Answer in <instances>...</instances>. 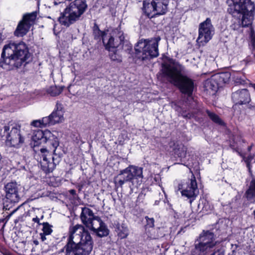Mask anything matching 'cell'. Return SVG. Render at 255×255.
Here are the masks:
<instances>
[{
    "instance_id": "cell-16",
    "label": "cell",
    "mask_w": 255,
    "mask_h": 255,
    "mask_svg": "<svg viewBox=\"0 0 255 255\" xmlns=\"http://www.w3.org/2000/svg\"><path fill=\"white\" fill-rule=\"evenodd\" d=\"M63 112L62 107L57 105L55 111L48 117L35 121L32 125L37 127H42L52 125L59 123L62 120Z\"/></svg>"
},
{
    "instance_id": "cell-11",
    "label": "cell",
    "mask_w": 255,
    "mask_h": 255,
    "mask_svg": "<svg viewBox=\"0 0 255 255\" xmlns=\"http://www.w3.org/2000/svg\"><path fill=\"white\" fill-rule=\"evenodd\" d=\"M168 5V0H143V9L149 18H152L165 14Z\"/></svg>"
},
{
    "instance_id": "cell-20",
    "label": "cell",
    "mask_w": 255,
    "mask_h": 255,
    "mask_svg": "<svg viewBox=\"0 0 255 255\" xmlns=\"http://www.w3.org/2000/svg\"><path fill=\"white\" fill-rule=\"evenodd\" d=\"M197 184L194 179L191 180L189 187L183 189L181 191L182 195L191 198L195 195V191L197 189Z\"/></svg>"
},
{
    "instance_id": "cell-8",
    "label": "cell",
    "mask_w": 255,
    "mask_h": 255,
    "mask_svg": "<svg viewBox=\"0 0 255 255\" xmlns=\"http://www.w3.org/2000/svg\"><path fill=\"white\" fill-rule=\"evenodd\" d=\"M123 32L118 29L110 28L105 31L103 34L102 40L105 48L111 53L114 59H117V49L123 43Z\"/></svg>"
},
{
    "instance_id": "cell-7",
    "label": "cell",
    "mask_w": 255,
    "mask_h": 255,
    "mask_svg": "<svg viewBox=\"0 0 255 255\" xmlns=\"http://www.w3.org/2000/svg\"><path fill=\"white\" fill-rule=\"evenodd\" d=\"M160 38L142 39L135 45L134 49L138 56L142 59H149L159 55L158 43Z\"/></svg>"
},
{
    "instance_id": "cell-1",
    "label": "cell",
    "mask_w": 255,
    "mask_h": 255,
    "mask_svg": "<svg viewBox=\"0 0 255 255\" xmlns=\"http://www.w3.org/2000/svg\"><path fill=\"white\" fill-rule=\"evenodd\" d=\"M46 212L31 208L18 216L12 225V239L21 252L33 253L44 249L53 232Z\"/></svg>"
},
{
    "instance_id": "cell-19",
    "label": "cell",
    "mask_w": 255,
    "mask_h": 255,
    "mask_svg": "<svg viewBox=\"0 0 255 255\" xmlns=\"http://www.w3.org/2000/svg\"><path fill=\"white\" fill-rule=\"evenodd\" d=\"M4 190L6 193V198L11 202H15L18 199L17 186L14 183H9L7 184Z\"/></svg>"
},
{
    "instance_id": "cell-22",
    "label": "cell",
    "mask_w": 255,
    "mask_h": 255,
    "mask_svg": "<svg viewBox=\"0 0 255 255\" xmlns=\"http://www.w3.org/2000/svg\"><path fill=\"white\" fill-rule=\"evenodd\" d=\"M246 196L249 199H253L255 196V182L254 180L252 182L250 188L247 190Z\"/></svg>"
},
{
    "instance_id": "cell-9",
    "label": "cell",
    "mask_w": 255,
    "mask_h": 255,
    "mask_svg": "<svg viewBox=\"0 0 255 255\" xmlns=\"http://www.w3.org/2000/svg\"><path fill=\"white\" fill-rule=\"evenodd\" d=\"M87 7L84 0H76L72 2L60 15L59 21L63 25H69L76 20Z\"/></svg>"
},
{
    "instance_id": "cell-14",
    "label": "cell",
    "mask_w": 255,
    "mask_h": 255,
    "mask_svg": "<svg viewBox=\"0 0 255 255\" xmlns=\"http://www.w3.org/2000/svg\"><path fill=\"white\" fill-rule=\"evenodd\" d=\"M3 137L7 145L12 146L19 145L21 141L19 126L14 123L8 125L4 129Z\"/></svg>"
},
{
    "instance_id": "cell-3",
    "label": "cell",
    "mask_w": 255,
    "mask_h": 255,
    "mask_svg": "<svg viewBox=\"0 0 255 255\" xmlns=\"http://www.w3.org/2000/svg\"><path fill=\"white\" fill-rule=\"evenodd\" d=\"M93 242L89 232L82 226L74 227L66 247L67 254L88 255L92 250Z\"/></svg>"
},
{
    "instance_id": "cell-23",
    "label": "cell",
    "mask_w": 255,
    "mask_h": 255,
    "mask_svg": "<svg viewBox=\"0 0 255 255\" xmlns=\"http://www.w3.org/2000/svg\"><path fill=\"white\" fill-rule=\"evenodd\" d=\"M0 37H1V36H0Z\"/></svg>"
},
{
    "instance_id": "cell-4",
    "label": "cell",
    "mask_w": 255,
    "mask_h": 255,
    "mask_svg": "<svg viewBox=\"0 0 255 255\" xmlns=\"http://www.w3.org/2000/svg\"><path fill=\"white\" fill-rule=\"evenodd\" d=\"M228 12L242 26L250 25L254 18L255 4L251 0H227Z\"/></svg>"
},
{
    "instance_id": "cell-12",
    "label": "cell",
    "mask_w": 255,
    "mask_h": 255,
    "mask_svg": "<svg viewBox=\"0 0 255 255\" xmlns=\"http://www.w3.org/2000/svg\"><path fill=\"white\" fill-rule=\"evenodd\" d=\"M215 29L210 18H207L199 25L198 36L196 43L198 46L205 45L213 37Z\"/></svg>"
},
{
    "instance_id": "cell-24",
    "label": "cell",
    "mask_w": 255,
    "mask_h": 255,
    "mask_svg": "<svg viewBox=\"0 0 255 255\" xmlns=\"http://www.w3.org/2000/svg\"></svg>"
},
{
    "instance_id": "cell-2",
    "label": "cell",
    "mask_w": 255,
    "mask_h": 255,
    "mask_svg": "<svg viewBox=\"0 0 255 255\" xmlns=\"http://www.w3.org/2000/svg\"><path fill=\"white\" fill-rule=\"evenodd\" d=\"M32 146L37 160L45 172H52L56 167L57 137L48 130H37L32 136Z\"/></svg>"
},
{
    "instance_id": "cell-21",
    "label": "cell",
    "mask_w": 255,
    "mask_h": 255,
    "mask_svg": "<svg viewBox=\"0 0 255 255\" xmlns=\"http://www.w3.org/2000/svg\"><path fill=\"white\" fill-rule=\"evenodd\" d=\"M207 113L210 118L215 123L222 126L225 125L224 122L216 114L209 111H207Z\"/></svg>"
},
{
    "instance_id": "cell-17",
    "label": "cell",
    "mask_w": 255,
    "mask_h": 255,
    "mask_svg": "<svg viewBox=\"0 0 255 255\" xmlns=\"http://www.w3.org/2000/svg\"><path fill=\"white\" fill-rule=\"evenodd\" d=\"M37 13L34 12L25 15L18 23L14 34L18 37L25 35L34 24L36 18Z\"/></svg>"
},
{
    "instance_id": "cell-5",
    "label": "cell",
    "mask_w": 255,
    "mask_h": 255,
    "mask_svg": "<svg viewBox=\"0 0 255 255\" xmlns=\"http://www.w3.org/2000/svg\"><path fill=\"white\" fill-rule=\"evenodd\" d=\"M28 54V48L24 43L8 44L3 48L1 65L7 69L19 67L25 61Z\"/></svg>"
},
{
    "instance_id": "cell-10",
    "label": "cell",
    "mask_w": 255,
    "mask_h": 255,
    "mask_svg": "<svg viewBox=\"0 0 255 255\" xmlns=\"http://www.w3.org/2000/svg\"><path fill=\"white\" fill-rule=\"evenodd\" d=\"M230 77L231 74L228 72L218 73L212 76L204 83L205 91L208 95L215 94L220 88L229 82Z\"/></svg>"
},
{
    "instance_id": "cell-18",
    "label": "cell",
    "mask_w": 255,
    "mask_h": 255,
    "mask_svg": "<svg viewBox=\"0 0 255 255\" xmlns=\"http://www.w3.org/2000/svg\"><path fill=\"white\" fill-rule=\"evenodd\" d=\"M232 99L234 104L241 105L249 103L251 96L247 89H240L232 94Z\"/></svg>"
},
{
    "instance_id": "cell-15",
    "label": "cell",
    "mask_w": 255,
    "mask_h": 255,
    "mask_svg": "<svg viewBox=\"0 0 255 255\" xmlns=\"http://www.w3.org/2000/svg\"><path fill=\"white\" fill-rule=\"evenodd\" d=\"M142 175V168L135 166H129L117 176L115 184L117 186H120L125 182L133 179L141 177Z\"/></svg>"
},
{
    "instance_id": "cell-6",
    "label": "cell",
    "mask_w": 255,
    "mask_h": 255,
    "mask_svg": "<svg viewBox=\"0 0 255 255\" xmlns=\"http://www.w3.org/2000/svg\"><path fill=\"white\" fill-rule=\"evenodd\" d=\"M84 225L98 236L103 237L109 234V230L104 223L87 208H83L81 214Z\"/></svg>"
},
{
    "instance_id": "cell-13",
    "label": "cell",
    "mask_w": 255,
    "mask_h": 255,
    "mask_svg": "<svg viewBox=\"0 0 255 255\" xmlns=\"http://www.w3.org/2000/svg\"><path fill=\"white\" fill-rule=\"evenodd\" d=\"M166 70L168 76L173 80L175 85L182 92L190 94H192L194 85L190 79L177 74L176 72L168 69L167 67L166 68Z\"/></svg>"
}]
</instances>
